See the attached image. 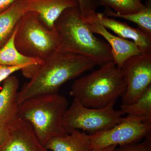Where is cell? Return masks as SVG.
Segmentation results:
<instances>
[{
  "label": "cell",
  "mask_w": 151,
  "mask_h": 151,
  "mask_svg": "<svg viewBox=\"0 0 151 151\" xmlns=\"http://www.w3.org/2000/svg\"><path fill=\"white\" fill-rule=\"evenodd\" d=\"M97 65L89 57L59 47L44 60L28 82L18 93L19 105L29 98L47 94L58 93L65 82L91 70Z\"/></svg>",
  "instance_id": "obj_1"
},
{
  "label": "cell",
  "mask_w": 151,
  "mask_h": 151,
  "mask_svg": "<svg viewBox=\"0 0 151 151\" xmlns=\"http://www.w3.org/2000/svg\"><path fill=\"white\" fill-rule=\"evenodd\" d=\"M78 78L74 81L69 94L82 105L100 109L115 104L126 89L122 69L114 61Z\"/></svg>",
  "instance_id": "obj_2"
},
{
  "label": "cell",
  "mask_w": 151,
  "mask_h": 151,
  "mask_svg": "<svg viewBox=\"0 0 151 151\" xmlns=\"http://www.w3.org/2000/svg\"><path fill=\"white\" fill-rule=\"evenodd\" d=\"M55 26L59 34L60 47L89 57L100 66L113 61L110 45L90 30L78 6L65 10Z\"/></svg>",
  "instance_id": "obj_3"
},
{
  "label": "cell",
  "mask_w": 151,
  "mask_h": 151,
  "mask_svg": "<svg viewBox=\"0 0 151 151\" xmlns=\"http://www.w3.org/2000/svg\"><path fill=\"white\" fill-rule=\"evenodd\" d=\"M68 108L67 99L61 94H41L19 105L18 118L30 124L39 141L45 146L52 138L68 134L62 124Z\"/></svg>",
  "instance_id": "obj_4"
},
{
  "label": "cell",
  "mask_w": 151,
  "mask_h": 151,
  "mask_svg": "<svg viewBox=\"0 0 151 151\" xmlns=\"http://www.w3.org/2000/svg\"><path fill=\"white\" fill-rule=\"evenodd\" d=\"M14 44L24 55L45 60L60 47L59 34L55 26H45L38 14L26 12L17 24Z\"/></svg>",
  "instance_id": "obj_5"
},
{
  "label": "cell",
  "mask_w": 151,
  "mask_h": 151,
  "mask_svg": "<svg viewBox=\"0 0 151 151\" xmlns=\"http://www.w3.org/2000/svg\"><path fill=\"white\" fill-rule=\"evenodd\" d=\"M114 103L105 108L96 109L85 107L73 98L63 118V127L68 134L74 129L83 130L93 135L111 129L118 124L122 111L114 108Z\"/></svg>",
  "instance_id": "obj_6"
},
{
  "label": "cell",
  "mask_w": 151,
  "mask_h": 151,
  "mask_svg": "<svg viewBox=\"0 0 151 151\" xmlns=\"http://www.w3.org/2000/svg\"><path fill=\"white\" fill-rule=\"evenodd\" d=\"M151 135V123L140 117L127 115L115 126L103 132L90 135L91 151L112 145H122L142 140Z\"/></svg>",
  "instance_id": "obj_7"
},
{
  "label": "cell",
  "mask_w": 151,
  "mask_h": 151,
  "mask_svg": "<svg viewBox=\"0 0 151 151\" xmlns=\"http://www.w3.org/2000/svg\"><path fill=\"white\" fill-rule=\"evenodd\" d=\"M126 89L121 96L122 104L130 105L151 85V53L130 58L121 68Z\"/></svg>",
  "instance_id": "obj_8"
},
{
  "label": "cell",
  "mask_w": 151,
  "mask_h": 151,
  "mask_svg": "<svg viewBox=\"0 0 151 151\" xmlns=\"http://www.w3.org/2000/svg\"><path fill=\"white\" fill-rule=\"evenodd\" d=\"M7 127L8 134L0 151H51L42 145L31 125L25 120L17 118Z\"/></svg>",
  "instance_id": "obj_9"
},
{
  "label": "cell",
  "mask_w": 151,
  "mask_h": 151,
  "mask_svg": "<svg viewBox=\"0 0 151 151\" xmlns=\"http://www.w3.org/2000/svg\"><path fill=\"white\" fill-rule=\"evenodd\" d=\"M83 19L85 23L98 24L105 28L113 31L119 37L132 40L137 45L142 54L151 53V36L139 29L132 27L126 23L96 12L89 17H83Z\"/></svg>",
  "instance_id": "obj_10"
},
{
  "label": "cell",
  "mask_w": 151,
  "mask_h": 151,
  "mask_svg": "<svg viewBox=\"0 0 151 151\" xmlns=\"http://www.w3.org/2000/svg\"><path fill=\"white\" fill-rule=\"evenodd\" d=\"M86 23L93 34L100 35L107 41L111 48L113 61L119 68L121 69L124 62L130 58L142 54L137 45L132 41L113 35L107 29L98 24Z\"/></svg>",
  "instance_id": "obj_11"
},
{
  "label": "cell",
  "mask_w": 151,
  "mask_h": 151,
  "mask_svg": "<svg viewBox=\"0 0 151 151\" xmlns=\"http://www.w3.org/2000/svg\"><path fill=\"white\" fill-rule=\"evenodd\" d=\"M26 12H35L47 27L51 29L61 14L67 9L78 6V0H24Z\"/></svg>",
  "instance_id": "obj_12"
},
{
  "label": "cell",
  "mask_w": 151,
  "mask_h": 151,
  "mask_svg": "<svg viewBox=\"0 0 151 151\" xmlns=\"http://www.w3.org/2000/svg\"><path fill=\"white\" fill-rule=\"evenodd\" d=\"M18 78L10 76L4 80L0 91V124L7 126L18 118Z\"/></svg>",
  "instance_id": "obj_13"
},
{
  "label": "cell",
  "mask_w": 151,
  "mask_h": 151,
  "mask_svg": "<svg viewBox=\"0 0 151 151\" xmlns=\"http://www.w3.org/2000/svg\"><path fill=\"white\" fill-rule=\"evenodd\" d=\"M51 151H91L90 135L78 129L52 138L44 146Z\"/></svg>",
  "instance_id": "obj_14"
},
{
  "label": "cell",
  "mask_w": 151,
  "mask_h": 151,
  "mask_svg": "<svg viewBox=\"0 0 151 151\" xmlns=\"http://www.w3.org/2000/svg\"><path fill=\"white\" fill-rule=\"evenodd\" d=\"M25 12L24 0H17L0 13V48L9 40Z\"/></svg>",
  "instance_id": "obj_15"
},
{
  "label": "cell",
  "mask_w": 151,
  "mask_h": 151,
  "mask_svg": "<svg viewBox=\"0 0 151 151\" xmlns=\"http://www.w3.org/2000/svg\"><path fill=\"white\" fill-rule=\"evenodd\" d=\"M17 26L9 40L0 48V64L13 67L41 64L44 60L25 56L18 50L14 44Z\"/></svg>",
  "instance_id": "obj_16"
},
{
  "label": "cell",
  "mask_w": 151,
  "mask_h": 151,
  "mask_svg": "<svg viewBox=\"0 0 151 151\" xmlns=\"http://www.w3.org/2000/svg\"><path fill=\"white\" fill-rule=\"evenodd\" d=\"M145 5L146 8L142 10L126 15L119 14L106 7L103 14L105 16L121 18L134 23L140 29L151 36V0H146Z\"/></svg>",
  "instance_id": "obj_17"
},
{
  "label": "cell",
  "mask_w": 151,
  "mask_h": 151,
  "mask_svg": "<svg viewBox=\"0 0 151 151\" xmlns=\"http://www.w3.org/2000/svg\"><path fill=\"white\" fill-rule=\"evenodd\" d=\"M120 107L124 114L142 117L145 123H151V85L134 103L130 105L122 104Z\"/></svg>",
  "instance_id": "obj_18"
},
{
  "label": "cell",
  "mask_w": 151,
  "mask_h": 151,
  "mask_svg": "<svg viewBox=\"0 0 151 151\" xmlns=\"http://www.w3.org/2000/svg\"><path fill=\"white\" fill-rule=\"evenodd\" d=\"M101 6L113 9L119 14L135 13L144 9L146 6L141 0H98Z\"/></svg>",
  "instance_id": "obj_19"
},
{
  "label": "cell",
  "mask_w": 151,
  "mask_h": 151,
  "mask_svg": "<svg viewBox=\"0 0 151 151\" xmlns=\"http://www.w3.org/2000/svg\"><path fill=\"white\" fill-rule=\"evenodd\" d=\"M113 151H151V135L140 142L119 145Z\"/></svg>",
  "instance_id": "obj_20"
},
{
  "label": "cell",
  "mask_w": 151,
  "mask_h": 151,
  "mask_svg": "<svg viewBox=\"0 0 151 151\" xmlns=\"http://www.w3.org/2000/svg\"><path fill=\"white\" fill-rule=\"evenodd\" d=\"M78 8L81 16L87 18L96 12V9L101 6L98 0H78Z\"/></svg>",
  "instance_id": "obj_21"
},
{
  "label": "cell",
  "mask_w": 151,
  "mask_h": 151,
  "mask_svg": "<svg viewBox=\"0 0 151 151\" xmlns=\"http://www.w3.org/2000/svg\"><path fill=\"white\" fill-rule=\"evenodd\" d=\"M25 67H27V66H19L13 67L0 64V83L3 81H4L11 76L12 73L16 71L22 70Z\"/></svg>",
  "instance_id": "obj_22"
},
{
  "label": "cell",
  "mask_w": 151,
  "mask_h": 151,
  "mask_svg": "<svg viewBox=\"0 0 151 151\" xmlns=\"http://www.w3.org/2000/svg\"><path fill=\"white\" fill-rule=\"evenodd\" d=\"M8 134L7 127L0 124V146L5 140Z\"/></svg>",
  "instance_id": "obj_23"
},
{
  "label": "cell",
  "mask_w": 151,
  "mask_h": 151,
  "mask_svg": "<svg viewBox=\"0 0 151 151\" xmlns=\"http://www.w3.org/2000/svg\"><path fill=\"white\" fill-rule=\"evenodd\" d=\"M17 0H0V13L2 12L7 9Z\"/></svg>",
  "instance_id": "obj_24"
},
{
  "label": "cell",
  "mask_w": 151,
  "mask_h": 151,
  "mask_svg": "<svg viewBox=\"0 0 151 151\" xmlns=\"http://www.w3.org/2000/svg\"><path fill=\"white\" fill-rule=\"evenodd\" d=\"M117 145H112L105 148L101 149L99 150L96 151H113L115 148L117 147Z\"/></svg>",
  "instance_id": "obj_25"
}]
</instances>
